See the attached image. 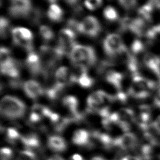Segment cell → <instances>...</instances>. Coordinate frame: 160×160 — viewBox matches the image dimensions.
<instances>
[{
  "instance_id": "1",
  "label": "cell",
  "mask_w": 160,
  "mask_h": 160,
  "mask_svg": "<svg viewBox=\"0 0 160 160\" xmlns=\"http://www.w3.org/2000/svg\"><path fill=\"white\" fill-rule=\"evenodd\" d=\"M26 109L25 104L16 97L6 96L1 99L0 104L1 114L7 119H19L24 116Z\"/></svg>"
},
{
  "instance_id": "2",
  "label": "cell",
  "mask_w": 160,
  "mask_h": 160,
  "mask_svg": "<svg viewBox=\"0 0 160 160\" xmlns=\"http://www.w3.org/2000/svg\"><path fill=\"white\" fill-rule=\"evenodd\" d=\"M69 58L74 64H82L87 68L93 66L96 61V55L91 46L78 44L71 50Z\"/></svg>"
},
{
  "instance_id": "3",
  "label": "cell",
  "mask_w": 160,
  "mask_h": 160,
  "mask_svg": "<svg viewBox=\"0 0 160 160\" xmlns=\"http://www.w3.org/2000/svg\"><path fill=\"white\" fill-rule=\"evenodd\" d=\"M39 58L42 65V73L48 76L56 64L62 56L58 51L56 48H52L48 46L43 45L39 49Z\"/></svg>"
},
{
  "instance_id": "4",
  "label": "cell",
  "mask_w": 160,
  "mask_h": 160,
  "mask_svg": "<svg viewBox=\"0 0 160 160\" xmlns=\"http://www.w3.org/2000/svg\"><path fill=\"white\" fill-rule=\"evenodd\" d=\"M105 52L110 56L125 54L128 52L121 38L117 34L112 33L108 35L103 41Z\"/></svg>"
},
{
  "instance_id": "5",
  "label": "cell",
  "mask_w": 160,
  "mask_h": 160,
  "mask_svg": "<svg viewBox=\"0 0 160 160\" xmlns=\"http://www.w3.org/2000/svg\"><path fill=\"white\" fill-rule=\"evenodd\" d=\"M75 38V32L69 28L62 29L59 31L58 45L56 48L62 56L67 53L69 54L73 46L76 44Z\"/></svg>"
},
{
  "instance_id": "6",
  "label": "cell",
  "mask_w": 160,
  "mask_h": 160,
  "mask_svg": "<svg viewBox=\"0 0 160 160\" xmlns=\"http://www.w3.org/2000/svg\"><path fill=\"white\" fill-rule=\"evenodd\" d=\"M11 32L12 41L15 45L21 46L29 52L32 51L33 36L30 30L27 28L18 27L12 29Z\"/></svg>"
},
{
  "instance_id": "7",
  "label": "cell",
  "mask_w": 160,
  "mask_h": 160,
  "mask_svg": "<svg viewBox=\"0 0 160 160\" xmlns=\"http://www.w3.org/2000/svg\"><path fill=\"white\" fill-rule=\"evenodd\" d=\"M101 29V25L98 19L92 16H88L79 22L78 32L95 38L99 34Z\"/></svg>"
},
{
  "instance_id": "8",
  "label": "cell",
  "mask_w": 160,
  "mask_h": 160,
  "mask_svg": "<svg viewBox=\"0 0 160 160\" xmlns=\"http://www.w3.org/2000/svg\"><path fill=\"white\" fill-rule=\"evenodd\" d=\"M11 5L9 9L10 15L13 17H28L32 11L31 4L28 0H11Z\"/></svg>"
},
{
  "instance_id": "9",
  "label": "cell",
  "mask_w": 160,
  "mask_h": 160,
  "mask_svg": "<svg viewBox=\"0 0 160 160\" xmlns=\"http://www.w3.org/2000/svg\"><path fill=\"white\" fill-rule=\"evenodd\" d=\"M113 99V96H110L103 91L99 90L89 96L87 99V102L90 109L96 110L99 109L101 105L108 102H110Z\"/></svg>"
},
{
  "instance_id": "10",
  "label": "cell",
  "mask_w": 160,
  "mask_h": 160,
  "mask_svg": "<svg viewBox=\"0 0 160 160\" xmlns=\"http://www.w3.org/2000/svg\"><path fill=\"white\" fill-rule=\"evenodd\" d=\"M71 83H72L71 71L67 67L64 66L58 69L55 73L54 85L62 90L66 85Z\"/></svg>"
},
{
  "instance_id": "11",
  "label": "cell",
  "mask_w": 160,
  "mask_h": 160,
  "mask_svg": "<svg viewBox=\"0 0 160 160\" xmlns=\"http://www.w3.org/2000/svg\"><path fill=\"white\" fill-rule=\"evenodd\" d=\"M23 90L29 98L35 99L44 93V89L40 84L34 80H29L25 82L23 85Z\"/></svg>"
},
{
  "instance_id": "12",
  "label": "cell",
  "mask_w": 160,
  "mask_h": 160,
  "mask_svg": "<svg viewBox=\"0 0 160 160\" xmlns=\"http://www.w3.org/2000/svg\"><path fill=\"white\" fill-rule=\"evenodd\" d=\"M26 65L31 73L34 76L42 72V65L39 56L34 52H29L26 59Z\"/></svg>"
},
{
  "instance_id": "13",
  "label": "cell",
  "mask_w": 160,
  "mask_h": 160,
  "mask_svg": "<svg viewBox=\"0 0 160 160\" xmlns=\"http://www.w3.org/2000/svg\"><path fill=\"white\" fill-rule=\"evenodd\" d=\"M143 61L145 66L158 77L160 82V58L153 53L148 52L145 54Z\"/></svg>"
},
{
  "instance_id": "14",
  "label": "cell",
  "mask_w": 160,
  "mask_h": 160,
  "mask_svg": "<svg viewBox=\"0 0 160 160\" xmlns=\"http://www.w3.org/2000/svg\"><path fill=\"white\" fill-rule=\"evenodd\" d=\"M116 143L124 150H131L137 146L138 139L135 134L128 132L123 134L117 139Z\"/></svg>"
},
{
  "instance_id": "15",
  "label": "cell",
  "mask_w": 160,
  "mask_h": 160,
  "mask_svg": "<svg viewBox=\"0 0 160 160\" xmlns=\"http://www.w3.org/2000/svg\"><path fill=\"white\" fill-rule=\"evenodd\" d=\"M1 71L2 74L16 78L19 75V64L12 58L6 62L1 64Z\"/></svg>"
},
{
  "instance_id": "16",
  "label": "cell",
  "mask_w": 160,
  "mask_h": 160,
  "mask_svg": "<svg viewBox=\"0 0 160 160\" xmlns=\"http://www.w3.org/2000/svg\"><path fill=\"white\" fill-rule=\"evenodd\" d=\"M146 21L141 18L129 19L128 24V29L138 36H142L143 35L145 36L148 30H146Z\"/></svg>"
},
{
  "instance_id": "17",
  "label": "cell",
  "mask_w": 160,
  "mask_h": 160,
  "mask_svg": "<svg viewBox=\"0 0 160 160\" xmlns=\"http://www.w3.org/2000/svg\"><path fill=\"white\" fill-rule=\"evenodd\" d=\"M49 148L56 152L64 151L66 148L65 140L59 136H51L48 140Z\"/></svg>"
},
{
  "instance_id": "18",
  "label": "cell",
  "mask_w": 160,
  "mask_h": 160,
  "mask_svg": "<svg viewBox=\"0 0 160 160\" xmlns=\"http://www.w3.org/2000/svg\"><path fill=\"white\" fill-rule=\"evenodd\" d=\"M90 141V134L85 129L76 131L72 136V142L74 144L79 146H85Z\"/></svg>"
},
{
  "instance_id": "19",
  "label": "cell",
  "mask_w": 160,
  "mask_h": 160,
  "mask_svg": "<svg viewBox=\"0 0 160 160\" xmlns=\"http://www.w3.org/2000/svg\"><path fill=\"white\" fill-rule=\"evenodd\" d=\"M106 80L111 85L114 86L117 89L121 90L123 74L115 71H109L106 75Z\"/></svg>"
},
{
  "instance_id": "20",
  "label": "cell",
  "mask_w": 160,
  "mask_h": 160,
  "mask_svg": "<svg viewBox=\"0 0 160 160\" xmlns=\"http://www.w3.org/2000/svg\"><path fill=\"white\" fill-rule=\"evenodd\" d=\"M49 19L54 22L61 21L63 17V11L62 9L57 4H51L47 12Z\"/></svg>"
},
{
  "instance_id": "21",
  "label": "cell",
  "mask_w": 160,
  "mask_h": 160,
  "mask_svg": "<svg viewBox=\"0 0 160 160\" xmlns=\"http://www.w3.org/2000/svg\"><path fill=\"white\" fill-rule=\"evenodd\" d=\"M154 8V6L151 2L142 6L138 11L139 18L146 21H150L151 20V15Z\"/></svg>"
},
{
  "instance_id": "22",
  "label": "cell",
  "mask_w": 160,
  "mask_h": 160,
  "mask_svg": "<svg viewBox=\"0 0 160 160\" xmlns=\"http://www.w3.org/2000/svg\"><path fill=\"white\" fill-rule=\"evenodd\" d=\"M63 105L71 112L76 114L78 106V101L75 96H66L62 99Z\"/></svg>"
},
{
  "instance_id": "23",
  "label": "cell",
  "mask_w": 160,
  "mask_h": 160,
  "mask_svg": "<svg viewBox=\"0 0 160 160\" xmlns=\"http://www.w3.org/2000/svg\"><path fill=\"white\" fill-rule=\"evenodd\" d=\"M104 18L110 21H114L118 19V12L116 9L111 6H106L103 11Z\"/></svg>"
},
{
  "instance_id": "24",
  "label": "cell",
  "mask_w": 160,
  "mask_h": 160,
  "mask_svg": "<svg viewBox=\"0 0 160 160\" xmlns=\"http://www.w3.org/2000/svg\"><path fill=\"white\" fill-rule=\"evenodd\" d=\"M21 140L24 144L30 148H35L39 144V141L37 136L34 134H29L21 138Z\"/></svg>"
},
{
  "instance_id": "25",
  "label": "cell",
  "mask_w": 160,
  "mask_h": 160,
  "mask_svg": "<svg viewBox=\"0 0 160 160\" xmlns=\"http://www.w3.org/2000/svg\"><path fill=\"white\" fill-rule=\"evenodd\" d=\"M39 33L44 41H48L54 38V32L52 29L46 25H42L39 28Z\"/></svg>"
},
{
  "instance_id": "26",
  "label": "cell",
  "mask_w": 160,
  "mask_h": 160,
  "mask_svg": "<svg viewBox=\"0 0 160 160\" xmlns=\"http://www.w3.org/2000/svg\"><path fill=\"white\" fill-rule=\"evenodd\" d=\"M78 84L83 88H90L94 83V79L89 76L87 72L82 74L77 80Z\"/></svg>"
},
{
  "instance_id": "27",
  "label": "cell",
  "mask_w": 160,
  "mask_h": 160,
  "mask_svg": "<svg viewBox=\"0 0 160 160\" xmlns=\"http://www.w3.org/2000/svg\"><path fill=\"white\" fill-rule=\"evenodd\" d=\"M9 21L4 18L1 17L0 19V30H1V36L2 38H5L8 34L9 29Z\"/></svg>"
},
{
  "instance_id": "28",
  "label": "cell",
  "mask_w": 160,
  "mask_h": 160,
  "mask_svg": "<svg viewBox=\"0 0 160 160\" xmlns=\"http://www.w3.org/2000/svg\"><path fill=\"white\" fill-rule=\"evenodd\" d=\"M11 58L12 57L11 56V52L9 49L6 47H1L0 51L1 64L6 62Z\"/></svg>"
},
{
  "instance_id": "29",
  "label": "cell",
  "mask_w": 160,
  "mask_h": 160,
  "mask_svg": "<svg viewBox=\"0 0 160 160\" xmlns=\"http://www.w3.org/2000/svg\"><path fill=\"white\" fill-rule=\"evenodd\" d=\"M102 0H85L84 5L89 10L93 11L100 7Z\"/></svg>"
},
{
  "instance_id": "30",
  "label": "cell",
  "mask_w": 160,
  "mask_h": 160,
  "mask_svg": "<svg viewBox=\"0 0 160 160\" xmlns=\"http://www.w3.org/2000/svg\"><path fill=\"white\" fill-rule=\"evenodd\" d=\"M131 48L134 54H138L144 50V46L140 40L136 39L132 43Z\"/></svg>"
},
{
  "instance_id": "31",
  "label": "cell",
  "mask_w": 160,
  "mask_h": 160,
  "mask_svg": "<svg viewBox=\"0 0 160 160\" xmlns=\"http://www.w3.org/2000/svg\"><path fill=\"white\" fill-rule=\"evenodd\" d=\"M6 137L10 142H15L19 137V134L15 129L10 128L7 129Z\"/></svg>"
},
{
  "instance_id": "32",
  "label": "cell",
  "mask_w": 160,
  "mask_h": 160,
  "mask_svg": "<svg viewBox=\"0 0 160 160\" xmlns=\"http://www.w3.org/2000/svg\"><path fill=\"white\" fill-rule=\"evenodd\" d=\"M18 160H36L34 154L29 151L21 152Z\"/></svg>"
},
{
  "instance_id": "33",
  "label": "cell",
  "mask_w": 160,
  "mask_h": 160,
  "mask_svg": "<svg viewBox=\"0 0 160 160\" xmlns=\"http://www.w3.org/2000/svg\"><path fill=\"white\" fill-rule=\"evenodd\" d=\"M118 2L122 8L127 10L134 8L137 3L136 0H118Z\"/></svg>"
},
{
  "instance_id": "34",
  "label": "cell",
  "mask_w": 160,
  "mask_h": 160,
  "mask_svg": "<svg viewBox=\"0 0 160 160\" xmlns=\"http://www.w3.org/2000/svg\"><path fill=\"white\" fill-rule=\"evenodd\" d=\"M12 156V151L8 148H2L1 150V160H11Z\"/></svg>"
},
{
  "instance_id": "35",
  "label": "cell",
  "mask_w": 160,
  "mask_h": 160,
  "mask_svg": "<svg viewBox=\"0 0 160 160\" xmlns=\"http://www.w3.org/2000/svg\"><path fill=\"white\" fill-rule=\"evenodd\" d=\"M151 126L155 132L160 135V114L157 116L152 121Z\"/></svg>"
},
{
  "instance_id": "36",
  "label": "cell",
  "mask_w": 160,
  "mask_h": 160,
  "mask_svg": "<svg viewBox=\"0 0 160 160\" xmlns=\"http://www.w3.org/2000/svg\"><path fill=\"white\" fill-rule=\"evenodd\" d=\"M150 2L152 4L154 7L160 9V0H151Z\"/></svg>"
},
{
  "instance_id": "37",
  "label": "cell",
  "mask_w": 160,
  "mask_h": 160,
  "mask_svg": "<svg viewBox=\"0 0 160 160\" xmlns=\"http://www.w3.org/2000/svg\"><path fill=\"white\" fill-rule=\"evenodd\" d=\"M48 160H64L62 157L58 156V155H54L51 156Z\"/></svg>"
},
{
  "instance_id": "38",
  "label": "cell",
  "mask_w": 160,
  "mask_h": 160,
  "mask_svg": "<svg viewBox=\"0 0 160 160\" xmlns=\"http://www.w3.org/2000/svg\"><path fill=\"white\" fill-rule=\"evenodd\" d=\"M122 160H140L138 157H133V156H126L122 158Z\"/></svg>"
},
{
  "instance_id": "39",
  "label": "cell",
  "mask_w": 160,
  "mask_h": 160,
  "mask_svg": "<svg viewBox=\"0 0 160 160\" xmlns=\"http://www.w3.org/2000/svg\"><path fill=\"white\" fill-rule=\"evenodd\" d=\"M64 1L70 5H75L78 1V0H64Z\"/></svg>"
},
{
  "instance_id": "40",
  "label": "cell",
  "mask_w": 160,
  "mask_h": 160,
  "mask_svg": "<svg viewBox=\"0 0 160 160\" xmlns=\"http://www.w3.org/2000/svg\"><path fill=\"white\" fill-rule=\"evenodd\" d=\"M73 160H82V158L79 155H74Z\"/></svg>"
},
{
  "instance_id": "41",
  "label": "cell",
  "mask_w": 160,
  "mask_h": 160,
  "mask_svg": "<svg viewBox=\"0 0 160 160\" xmlns=\"http://www.w3.org/2000/svg\"><path fill=\"white\" fill-rule=\"evenodd\" d=\"M48 1H49V2H55V1H56L57 0H48Z\"/></svg>"
},
{
  "instance_id": "42",
  "label": "cell",
  "mask_w": 160,
  "mask_h": 160,
  "mask_svg": "<svg viewBox=\"0 0 160 160\" xmlns=\"http://www.w3.org/2000/svg\"><path fill=\"white\" fill-rule=\"evenodd\" d=\"M157 93L158 94H159L160 95V88L158 89V92H157Z\"/></svg>"
},
{
  "instance_id": "43",
  "label": "cell",
  "mask_w": 160,
  "mask_h": 160,
  "mask_svg": "<svg viewBox=\"0 0 160 160\" xmlns=\"http://www.w3.org/2000/svg\"><path fill=\"white\" fill-rule=\"evenodd\" d=\"M159 29H160V24H159Z\"/></svg>"
},
{
  "instance_id": "44",
  "label": "cell",
  "mask_w": 160,
  "mask_h": 160,
  "mask_svg": "<svg viewBox=\"0 0 160 160\" xmlns=\"http://www.w3.org/2000/svg\"><path fill=\"white\" fill-rule=\"evenodd\" d=\"M28 1H29V0H28Z\"/></svg>"
}]
</instances>
